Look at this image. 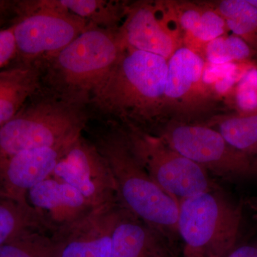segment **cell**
<instances>
[{
  "label": "cell",
  "instance_id": "obj_1",
  "mask_svg": "<svg viewBox=\"0 0 257 257\" xmlns=\"http://www.w3.org/2000/svg\"><path fill=\"white\" fill-rule=\"evenodd\" d=\"M168 60L126 47L117 63L93 93L89 105L122 125L142 128L165 117Z\"/></svg>",
  "mask_w": 257,
  "mask_h": 257
},
{
  "label": "cell",
  "instance_id": "obj_2",
  "mask_svg": "<svg viewBox=\"0 0 257 257\" xmlns=\"http://www.w3.org/2000/svg\"><path fill=\"white\" fill-rule=\"evenodd\" d=\"M88 139L105 161L119 204L171 242L179 237V200L155 183L138 160L122 127L112 121L89 132Z\"/></svg>",
  "mask_w": 257,
  "mask_h": 257
},
{
  "label": "cell",
  "instance_id": "obj_3",
  "mask_svg": "<svg viewBox=\"0 0 257 257\" xmlns=\"http://www.w3.org/2000/svg\"><path fill=\"white\" fill-rule=\"evenodd\" d=\"M125 48L119 29L91 26L43 60L42 86L64 100L86 107Z\"/></svg>",
  "mask_w": 257,
  "mask_h": 257
},
{
  "label": "cell",
  "instance_id": "obj_4",
  "mask_svg": "<svg viewBox=\"0 0 257 257\" xmlns=\"http://www.w3.org/2000/svg\"><path fill=\"white\" fill-rule=\"evenodd\" d=\"M39 90L0 126V162L25 150L72 143L85 131V106L64 100L47 89L39 96Z\"/></svg>",
  "mask_w": 257,
  "mask_h": 257
},
{
  "label": "cell",
  "instance_id": "obj_5",
  "mask_svg": "<svg viewBox=\"0 0 257 257\" xmlns=\"http://www.w3.org/2000/svg\"><path fill=\"white\" fill-rule=\"evenodd\" d=\"M242 209L217 190L179 201L182 257H224L237 246Z\"/></svg>",
  "mask_w": 257,
  "mask_h": 257
},
{
  "label": "cell",
  "instance_id": "obj_6",
  "mask_svg": "<svg viewBox=\"0 0 257 257\" xmlns=\"http://www.w3.org/2000/svg\"><path fill=\"white\" fill-rule=\"evenodd\" d=\"M16 13L18 18L13 25L20 60H44L93 26L57 0L21 2Z\"/></svg>",
  "mask_w": 257,
  "mask_h": 257
},
{
  "label": "cell",
  "instance_id": "obj_7",
  "mask_svg": "<svg viewBox=\"0 0 257 257\" xmlns=\"http://www.w3.org/2000/svg\"><path fill=\"white\" fill-rule=\"evenodd\" d=\"M134 154L157 185L178 200L216 189L209 172L155 136L133 125H122Z\"/></svg>",
  "mask_w": 257,
  "mask_h": 257
},
{
  "label": "cell",
  "instance_id": "obj_8",
  "mask_svg": "<svg viewBox=\"0 0 257 257\" xmlns=\"http://www.w3.org/2000/svg\"><path fill=\"white\" fill-rule=\"evenodd\" d=\"M181 155L229 181L257 178V159L231 147L219 132L202 124L172 121L160 135Z\"/></svg>",
  "mask_w": 257,
  "mask_h": 257
},
{
  "label": "cell",
  "instance_id": "obj_9",
  "mask_svg": "<svg viewBox=\"0 0 257 257\" xmlns=\"http://www.w3.org/2000/svg\"><path fill=\"white\" fill-rule=\"evenodd\" d=\"M205 60L188 47L178 49L168 60L165 89V116L189 124L215 105L202 80Z\"/></svg>",
  "mask_w": 257,
  "mask_h": 257
},
{
  "label": "cell",
  "instance_id": "obj_10",
  "mask_svg": "<svg viewBox=\"0 0 257 257\" xmlns=\"http://www.w3.org/2000/svg\"><path fill=\"white\" fill-rule=\"evenodd\" d=\"M119 32L125 46L167 60L184 46L183 34L168 1L128 3Z\"/></svg>",
  "mask_w": 257,
  "mask_h": 257
},
{
  "label": "cell",
  "instance_id": "obj_11",
  "mask_svg": "<svg viewBox=\"0 0 257 257\" xmlns=\"http://www.w3.org/2000/svg\"><path fill=\"white\" fill-rule=\"evenodd\" d=\"M52 177L77 189L94 209L119 202L114 179L105 161L83 135L59 161Z\"/></svg>",
  "mask_w": 257,
  "mask_h": 257
},
{
  "label": "cell",
  "instance_id": "obj_12",
  "mask_svg": "<svg viewBox=\"0 0 257 257\" xmlns=\"http://www.w3.org/2000/svg\"><path fill=\"white\" fill-rule=\"evenodd\" d=\"M94 209L85 217L51 235L55 257H111L112 233L120 209Z\"/></svg>",
  "mask_w": 257,
  "mask_h": 257
},
{
  "label": "cell",
  "instance_id": "obj_13",
  "mask_svg": "<svg viewBox=\"0 0 257 257\" xmlns=\"http://www.w3.org/2000/svg\"><path fill=\"white\" fill-rule=\"evenodd\" d=\"M27 201L44 229L51 235L94 210L77 189L52 177L30 189Z\"/></svg>",
  "mask_w": 257,
  "mask_h": 257
},
{
  "label": "cell",
  "instance_id": "obj_14",
  "mask_svg": "<svg viewBox=\"0 0 257 257\" xmlns=\"http://www.w3.org/2000/svg\"><path fill=\"white\" fill-rule=\"evenodd\" d=\"M72 143L25 150L0 162V195L28 202L29 190L52 177Z\"/></svg>",
  "mask_w": 257,
  "mask_h": 257
},
{
  "label": "cell",
  "instance_id": "obj_15",
  "mask_svg": "<svg viewBox=\"0 0 257 257\" xmlns=\"http://www.w3.org/2000/svg\"><path fill=\"white\" fill-rule=\"evenodd\" d=\"M111 257L178 256L165 235L121 205L113 229Z\"/></svg>",
  "mask_w": 257,
  "mask_h": 257
},
{
  "label": "cell",
  "instance_id": "obj_16",
  "mask_svg": "<svg viewBox=\"0 0 257 257\" xmlns=\"http://www.w3.org/2000/svg\"><path fill=\"white\" fill-rule=\"evenodd\" d=\"M184 36V46L202 56L208 42L228 33L224 19L204 3L168 1Z\"/></svg>",
  "mask_w": 257,
  "mask_h": 257
},
{
  "label": "cell",
  "instance_id": "obj_17",
  "mask_svg": "<svg viewBox=\"0 0 257 257\" xmlns=\"http://www.w3.org/2000/svg\"><path fill=\"white\" fill-rule=\"evenodd\" d=\"M43 60L18 59L0 69V126L11 119L42 87Z\"/></svg>",
  "mask_w": 257,
  "mask_h": 257
},
{
  "label": "cell",
  "instance_id": "obj_18",
  "mask_svg": "<svg viewBox=\"0 0 257 257\" xmlns=\"http://www.w3.org/2000/svg\"><path fill=\"white\" fill-rule=\"evenodd\" d=\"M202 124L219 132L236 150L257 159V114L216 115Z\"/></svg>",
  "mask_w": 257,
  "mask_h": 257
},
{
  "label": "cell",
  "instance_id": "obj_19",
  "mask_svg": "<svg viewBox=\"0 0 257 257\" xmlns=\"http://www.w3.org/2000/svg\"><path fill=\"white\" fill-rule=\"evenodd\" d=\"M224 19L228 31L257 52V8L248 0L207 2Z\"/></svg>",
  "mask_w": 257,
  "mask_h": 257
},
{
  "label": "cell",
  "instance_id": "obj_20",
  "mask_svg": "<svg viewBox=\"0 0 257 257\" xmlns=\"http://www.w3.org/2000/svg\"><path fill=\"white\" fill-rule=\"evenodd\" d=\"M72 14L96 28L118 30L126 15L128 3L104 0H57Z\"/></svg>",
  "mask_w": 257,
  "mask_h": 257
},
{
  "label": "cell",
  "instance_id": "obj_21",
  "mask_svg": "<svg viewBox=\"0 0 257 257\" xmlns=\"http://www.w3.org/2000/svg\"><path fill=\"white\" fill-rule=\"evenodd\" d=\"M32 230L46 231L28 203L0 195V245Z\"/></svg>",
  "mask_w": 257,
  "mask_h": 257
},
{
  "label": "cell",
  "instance_id": "obj_22",
  "mask_svg": "<svg viewBox=\"0 0 257 257\" xmlns=\"http://www.w3.org/2000/svg\"><path fill=\"white\" fill-rule=\"evenodd\" d=\"M253 62L254 61L223 64L206 62L203 71V83L216 102L224 101Z\"/></svg>",
  "mask_w": 257,
  "mask_h": 257
},
{
  "label": "cell",
  "instance_id": "obj_23",
  "mask_svg": "<svg viewBox=\"0 0 257 257\" xmlns=\"http://www.w3.org/2000/svg\"><path fill=\"white\" fill-rule=\"evenodd\" d=\"M257 52L236 35L225 34L208 42L203 50L206 62L214 64L253 61Z\"/></svg>",
  "mask_w": 257,
  "mask_h": 257
},
{
  "label": "cell",
  "instance_id": "obj_24",
  "mask_svg": "<svg viewBox=\"0 0 257 257\" xmlns=\"http://www.w3.org/2000/svg\"><path fill=\"white\" fill-rule=\"evenodd\" d=\"M0 257H55V245L46 231L32 230L0 245Z\"/></svg>",
  "mask_w": 257,
  "mask_h": 257
},
{
  "label": "cell",
  "instance_id": "obj_25",
  "mask_svg": "<svg viewBox=\"0 0 257 257\" xmlns=\"http://www.w3.org/2000/svg\"><path fill=\"white\" fill-rule=\"evenodd\" d=\"M224 101L234 114H257V62H253L245 71Z\"/></svg>",
  "mask_w": 257,
  "mask_h": 257
},
{
  "label": "cell",
  "instance_id": "obj_26",
  "mask_svg": "<svg viewBox=\"0 0 257 257\" xmlns=\"http://www.w3.org/2000/svg\"><path fill=\"white\" fill-rule=\"evenodd\" d=\"M17 57V46L13 25L0 30V69Z\"/></svg>",
  "mask_w": 257,
  "mask_h": 257
},
{
  "label": "cell",
  "instance_id": "obj_27",
  "mask_svg": "<svg viewBox=\"0 0 257 257\" xmlns=\"http://www.w3.org/2000/svg\"><path fill=\"white\" fill-rule=\"evenodd\" d=\"M224 257H257V247L251 245L236 246Z\"/></svg>",
  "mask_w": 257,
  "mask_h": 257
},
{
  "label": "cell",
  "instance_id": "obj_28",
  "mask_svg": "<svg viewBox=\"0 0 257 257\" xmlns=\"http://www.w3.org/2000/svg\"><path fill=\"white\" fill-rule=\"evenodd\" d=\"M8 4L6 2H0V17L2 16V13L5 10H8Z\"/></svg>",
  "mask_w": 257,
  "mask_h": 257
},
{
  "label": "cell",
  "instance_id": "obj_29",
  "mask_svg": "<svg viewBox=\"0 0 257 257\" xmlns=\"http://www.w3.org/2000/svg\"><path fill=\"white\" fill-rule=\"evenodd\" d=\"M249 204L252 207L253 210L256 211L257 212V197L252 198L250 200Z\"/></svg>",
  "mask_w": 257,
  "mask_h": 257
},
{
  "label": "cell",
  "instance_id": "obj_30",
  "mask_svg": "<svg viewBox=\"0 0 257 257\" xmlns=\"http://www.w3.org/2000/svg\"><path fill=\"white\" fill-rule=\"evenodd\" d=\"M251 4H252L253 6L256 7L257 8V0H248Z\"/></svg>",
  "mask_w": 257,
  "mask_h": 257
},
{
  "label": "cell",
  "instance_id": "obj_31",
  "mask_svg": "<svg viewBox=\"0 0 257 257\" xmlns=\"http://www.w3.org/2000/svg\"><path fill=\"white\" fill-rule=\"evenodd\" d=\"M3 18H2V17H0V30H1L2 28V25H3Z\"/></svg>",
  "mask_w": 257,
  "mask_h": 257
}]
</instances>
